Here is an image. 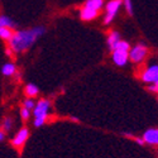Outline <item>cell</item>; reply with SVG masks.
<instances>
[{"mask_svg": "<svg viewBox=\"0 0 158 158\" xmlns=\"http://www.w3.org/2000/svg\"><path fill=\"white\" fill-rule=\"evenodd\" d=\"M124 3V0H111L106 4V15L104 19V24H110L113 19L115 18L118 10H119L120 5Z\"/></svg>", "mask_w": 158, "mask_h": 158, "instance_id": "3957f363", "label": "cell"}, {"mask_svg": "<svg viewBox=\"0 0 158 158\" xmlns=\"http://www.w3.org/2000/svg\"><path fill=\"white\" fill-rule=\"evenodd\" d=\"M5 139V133H4V129H2V131H0V140H4Z\"/></svg>", "mask_w": 158, "mask_h": 158, "instance_id": "603a6c76", "label": "cell"}, {"mask_svg": "<svg viewBox=\"0 0 158 158\" xmlns=\"http://www.w3.org/2000/svg\"><path fill=\"white\" fill-rule=\"evenodd\" d=\"M142 80L147 84H154L158 82V64H152L143 72Z\"/></svg>", "mask_w": 158, "mask_h": 158, "instance_id": "8992f818", "label": "cell"}, {"mask_svg": "<svg viewBox=\"0 0 158 158\" xmlns=\"http://www.w3.org/2000/svg\"><path fill=\"white\" fill-rule=\"evenodd\" d=\"M143 139L148 144L158 146V128H149L143 133Z\"/></svg>", "mask_w": 158, "mask_h": 158, "instance_id": "52a82bcc", "label": "cell"}, {"mask_svg": "<svg viewBox=\"0 0 158 158\" xmlns=\"http://www.w3.org/2000/svg\"><path fill=\"white\" fill-rule=\"evenodd\" d=\"M17 71L15 69V64L14 63H10V62H6L3 64V67H2V73L4 76H11V75H14Z\"/></svg>", "mask_w": 158, "mask_h": 158, "instance_id": "8fae6325", "label": "cell"}, {"mask_svg": "<svg viewBox=\"0 0 158 158\" xmlns=\"http://www.w3.org/2000/svg\"><path fill=\"white\" fill-rule=\"evenodd\" d=\"M124 5L127 11L129 13V15H133V4H131V0H124Z\"/></svg>", "mask_w": 158, "mask_h": 158, "instance_id": "e0dca14e", "label": "cell"}, {"mask_svg": "<svg viewBox=\"0 0 158 158\" xmlns=\"http://www.w3.org/2000/svg\"><path fill=\"white\" fill-rule=\"evenodd\" d=\"M0 37H2L3 39H10L13 37V33H11L10 28H6V27L0 28Z\"/></svg>", "mask_w": 158, "mask_h": 158, "instance_id": "9a60e30c", "label": "cell"}, {"mask_svg": "<svg viewBox=\"0 0 158 158\" xmlns=\"http://www.w3.org/2000/svg\"><path fill=\"white\" fill-rule=\"evenodd\" d=\"M49 106H51V102L44 99L39 100L38 104L35 105V108H34V127L35 128H41L44 124Z\"/></svg>", "mask_w": 158, "mask_h": 158, "instance_id": "7a4b0ae2", "label": "cell"}, {"mask_svg": "<svg viewBox=\"0 0 158 158\" xmlns=\"http://www.w3.org/2000/svg\"><path fill=\"white\" fill-rule=\"evenodd\" d=\"M148 90H149V91H152V93L158 94V82H154V84L149 85V86H148Z\"/></svg>", "mask_w": 158, "mask_h": 158, "instance_id": "44dd1931", "label": "cell"}, {"mask_svg": "<svg viewBox=\"0 0 158 158\" xmlns=\"http://www.w3.org/2000/svg\"><path fill=\"white\" fill-rule=\"evenodd\" d=\"M128 60H129V51L122 48H116L113 51V61L116 66L123 67V66L127 64Z\"/></svg>", "mask_w": 158, "mask_h": 158, "instance_id": "5b68a950", "label": "cell"}, {"mask_svg": "<svg viewBox=\"0 0 158 158\" xmlns=\"http://www.w3.org/2000/svg\"><path fill=\"white\" fill-rule=\"evenodd\" d=\"M119 41H120V35H119V33L118 32H113L109 37H108V48L110 49V51H113L114 48H115V46L119 43Z\"/></svg>", "mask_w": 158, "mask_h": 158, "instance_id": "30bf717a", "label": "cell"}, {"mask_svg": "<svg viewBox=\"0 0 158 158\" xmlns=\"http://www.w3.org/2000/svg\"><path fill=\"white\" fill-rule=\"evenodd\" d=\"M0 25H2V27H6V28H14L17 24L13 22L9 17L2 15V17H0Z\"/></svg>", "mask_w": 158, "mask_h": 158, "instance_id": "4fadbf2b", "label": "cell"}, {"mask_svg": "<svg viewBox=\"0 0 158 158\" xmlns=\"http://www.w3.org/2000/svg\"><path fill=\"white\" fill-rule=\"evenodd\" d=\"M116 48H122V49H127V51H129V43H128V42H124V41H119V43L115 46L114 49H116ZM114 49H113V51H114Z\"/></svg>", "mask_w": 158, "mask_h": 158, "instance_id": "ac0fdd59", "label": "cell"}, {"mask_svg": "<svg viewBox=\"0 0 158 158\" xmlns=\"http://www.w3.org/2000/svg\"><path fill=\"white\" fill-rule=\"evenodd\" d=\"M24 106H25V108H28V109L31 110V109H34V108H35V104H34V101H33V100L27 99V100L24 101Z\"/></svg>", "mask_w": 158, "mask_h": 158, "instance_id": "ffe728a7", "label": "cell"}, {"mask_svg": "<svg viewBox=\"0 0 158 158\" xmlns=\"http://www.w3.org/2000/svg\"><path fill=\"white\" fill-rule=\"evenodd\" d=\"M11 125H13V119H11V118H9V116L5 118L4 122H3V129L6 130V131H9L11 129Z\"/></svg>", "mask_w": 158, "mask_h": 158, "instance_id": "2e32d148", "label": "cell"}, {"mask_svg": "<svg viewBox=\"0 0 158 158\" xmlns=\"http://www.w3.org/2000/svg\"><path fill=\"white\" fill-rule=\"evenodd\" d=\"M38 93H39V89L34 84H28L25 86V94L28 96H35Z\"/></svg>", "mask_w": 158, "mask_h": 158, "instance_id": "5bb4252c", "label": "cell"}, {"mask_svg": "<svg viewBox=\"0 0 158 158\" xmlns=\"http://www.w3.org/2000/svg\"><path fill=\"white\" fill-rule=\"evenodd\" d=\"M98 11L99 10H95V9H91V8H87V6H84L80 11V17L82 20H93L98 17Z\"/></svg>", "mask_w": 158, "mask_h": 158, "instance_id": "9c48e42d", "label": "cell"}, {"mask_svg": "<svg viewBox=\"0 0 158 158\" xmlns=\"http://www.w3.org/2000/svg\"><path fill=\"white\" fill-rule=\"evenodd\" d=\"M20 115H22V119H24V120H27L28 118H29V109L28 108H22V110H20Z\"/></svg>", "mask_w": 158, "mask_h": 158, "instance_id": "d6986e66", "label": "cell"}, {"mask_svg": "<svg viewBox=\"0 0 158 158\" xmlns=\"http://www.w3.org/2000/svg\"><path fill=\"white\" fill-rule=\"evenodd\" d=\"M147 52L148 49L144 44H135L129 52V58L134 63H140L144 60V57L147 56Z\"/></svg>", "mask_w": 158, "mask_h": 158, "instance_id": "277c9868", "label": "cell"}, {"mask_svg": "<svg viewBox=\"0 0 158 158\" xmlns=\"http://www.w3.org/2000/svg\"><path fill=\"white\" fill-rule=\"evenodd\" d=\"M104 5V0H86L85 6L95 9V10H100Z\"/></svg>", "mask_w": 158, "mask_h": 158, "instance_id": "7c38bea8", "label": "cell"}, {"mask_svg": "<svg viewBox=\"0 0 158 158\" xmlns=\"http://www.w3.org/2000/svg\"><path fill=\"white\" fill-rule=\"evenodd\" d=\"M28 137H29V130H28L27 128H22V129L18 131V133H17V135L13 138V140H11L13 146H15V147L23 146V144L27 142Z\"/></svg>", "mask_w": 158, "mask_h": 158, "instance_id": "ba28073f", "label": "cell"}, {"mask_svg": "<svg viewBox=\"0 0 158 158\" xmlns=\"http://www.w3.org/2000/svg\"><path fill=\"white\" fill-rule=\"evenodd\" d=\"M135 142H137V143H139L140 146H144V143H146V140H144L143 138H135Z\"/></svg>", "mask_w": 158, "mask_h": 158, "instance_id": "7402d4cb", "label": "cell"}, {"mask_svg": "<svg viewBox=\"0 0 158 158\" xmlns=\"http://www.w3.org/2000/svg\"><path fill=\"white\" fill-rule=\"evenodd\" d=\"M46 27L39 25L34 27L32 29H25V31H18L17 33L13 34V37L9 39L10 41V49L15 53H20L29 49L39 38L43 34H46Z\"/></svg>", "mask_w": 158, "mask_h": 158, "instance_id": "6da1fadb", "label": "cell"}]
</instances>
